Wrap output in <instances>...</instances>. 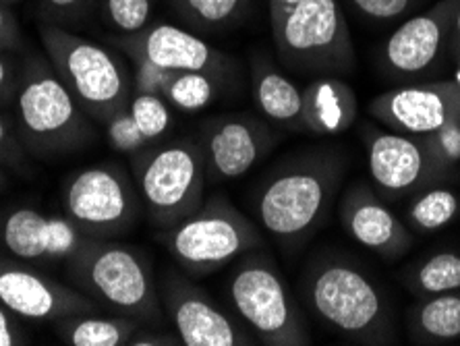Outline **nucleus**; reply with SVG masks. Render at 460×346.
<instances>
[{"label":"nucleus","mask_w":460,"mask_h":346,"mask_svg":"<svg viewBox=\"0 0 460 346\" xmlns=\"http://www.w3.org/2000/svg\"><path fill=\"white\" fill-rule=\"evenodd\" d=\"M347 174L341 149L317 147L290 154L270 168L253 193L260 226L284 253H295L326 222Z\"/></svg>","instance_id":"nucleus-1"},{"label":"nucleus","mask_w":460,"mask_h":346,"mask_svg":"<svg viewBox=\"0 0 460 346\" xmlns=\"http://www.w3.org/2000/svg\"><path fill=\"white\" fill-rule=\"evenodd\" d=\"M301 303L323 328L353 344H394L390 297L353 255L320 249L303 266Z\"/></svg>","instance_id":"nucleus-2"},{"label":"nucleus","mask_w":460,"mask_h":346,"mask_svg":"<svg viewBox=\"0 0 460 346\" xmlns=\"http://www.w3.org/2000/svg\"><path fill=\"white\" fill-rule=\"evenodd\" d=\"M13 123L31 160H54L87 149L98 138L87 114L40 50L23 52Z\"/></svg>","instance_id":"nucleus-3"},{"label":"nucleus","mask_w":460,"mask_h":346,"mask_svg":"<svg viewBox=\"0 0 460 346\" xmlns=\"http://www.w3.org/2000/svg\"><path fill=\"white\" fill-rule=\"evenodd\" d=\"M71 284L98 307L144 325L166 320L150 255L114 239H90L65 262Z\"/></svg>","instance_id":"nucleus-4"},{"label":"nucleus","mask_w":460,"mask_h":346,"mask_svg":"<svg viewBox=\"0 0 460 346\" xmlns=\"http://www.w3.org/2000/svg\"><path fill=\"white\" fill-rule=\"evenodd\" d=\"M38 33L60 81L98 125L104 127L106 120L125 111L133 96V71L123 54L66 27L38 23Z\"/></svg>","instance_id":"nucleus-5"},{"label":"nucleus","mask_w":460,"mask_h":346,"mask_svg":"<svg viewBox=\"0 0 460 346\" xmlns=\"http://www.w3.org/2000/svg\"><path fill=\"white\" fill-rule=\"evenodd\" d=\"M225 290L234 314L261 344H311L305 314L268 251L260 247L241 255L230 268Z\"/></svg>","instance_id":"nucleus-6"},{"label":"nucleus","mask_w":460,"mask_h":346,"mask_svg":"<svg viewBox=\"0 0 460 346\" xmlns=\"http://www.w3.org/2000/svg\"><path fill=\"white\" fill-rule=\"evenodd\" d=\"M274 49L280 63L296 75H349L357 54L341 0H299L270 9Z\"/></svg>","instance_id":"nucleus-7"},{"label":"nucleus","mask_w":460,"mask_h":346,"mask_svg":"<svg viewBox=\"0 0 460 346\" xmlns=\"http://www.w3.org/2000/svg\"><path fill=\"white\" fill-rule=\"evenodd\" d=\"M182 272L206 278L233 266L241 255L263 247V235L226 195L216 193L187 218L155 233Z\"/></svg>","instance_id":"nucleus-8"},{"label":"nucleus","mask_w":460,"mask_h":346,"mask_svg":"<svg viewBox=\"0 0 460 346\" xmlns=\"http://www.w3.org/2000/svg\"><path fill=\"white\" fill-rule=\"evenodd\" d=\"M133 179L155 230L193 214L206 200V160L199 139L182 138L133 154Z\"/></svg>","instance_id":"nucleus-9"},{"label":"nucleus","mask_w":460,"mask_h":346,"mask_svg":"<svg viewBox=\"0 0 460 346\" xmlns=\"http://www.w3.org/2000/svg\"><path fill=\"white\" fill-rule=\"evenodd\" d=\"M60 203L66 218L92 239H119L146 214L135 179L114 162L71 173L60 189Z\"/></svg>","instance_id":"nucleus-10"},{"label":"nucleus","mask_w":460,"mask_h":346,"mask_svg":"<svg viewBox=\"0 0 460 346\" xmlns=\"http://www.w3.org/2000/svg\"><path fill=\"white\" fill-rule=\"evenodd\" d=\"M160 303L182 346H252L257 338L239 315L230 314L193 282L189 274L166 268L158 278Z\"/></svg>","instance_id":"nucleus-11"},{"label":"nucleus","mask_w":460,"mask_h":346,"mask_svg":"<svg viewBox=\"0 0 460 346\" xmlns=\"http://www.w3.org/2000/svg\"><path fill=\"white\" fill-rule=\"evenodd\" d=\"M280 141V133L247 112L218 114L206 120L199 144L204 149L208 185L236 181L266 158Z\"/></svg>","instance_id":"nucleus-12"},{"label":"nucleus","mask_w":460,"mask_h":346,"mask_svg":"<svg viewBox=\"0 0 460 346\" xmlns=\"http://www.w3.org/2000/svg\"><path fill=\"white\" fill-rule=\"evenodd\" d=\"M365 141L369 176L380 198L398 200L407 193H417L448 174L438 164L425 141L415 135L367 129Z\"/></svg>","instance_id":"nucleus-13"},{"label":"nucleus","mask_w":460,"mask_h":346,"mask_svg":"<svg viewBox=\"0 0 460 346\" xmlns=\"http://www.w3.org/2000/svg\"><path fill=\"white\" fill-rule=\"evenodd\" d=\"M0 303L22 320L50 324L98 311V305L73 284L54 280L42 268L11 255H0Z\"/></svg>","instance_id":"nucleus-14"},{"label":"nucleus","mask_w":460,"mask_h":346,"mask_svg":"<svg viewBox=\"0 0 460 346\" xmlns=\"http://www.w3.org/2000/svg\"><path fill=\"white\" fill-rule=\"evenodd\" d=\"M108 44L128 60H146L164 71L209 73L225 79L233 58L209 46L199 33L171 23H150L131 36H112Z\"/></svg>","instance_id":"nucleus-15"},{"label":"nucleus","mask_w":460,"mask_h":346,"mask_svg":"<svg viewBox=\"0 0 460 346\" xmlns=\"http://www.w3.org/2000/svg\"><path fill=\"white\" fill-rule=\"evenodd\" d=\"M90 239L65 214H44L30 206H15L0 214V247L15 260L42 270L65 266Z\"/></svg>","instance_id":"nucleus-16"},{"label":"nucleus","mask_w":460,"mask_h":346,"mask_svg":"<svg viewBox=\"0 0 460 346\" xmlns=\"http://www.w3.org/2000/svg\"><path fill=\"white\" fill-rule=\"evenodd\" d=\"M460 0H438L428 11L411 15L390 33L380 52L382 73L394 81H412L436 65L448 44Z\"/></svg>","instance_id":"nucleus-17"},{"label":"nucleus","mask_w":460,"mask_h":346,"mask_svg":"<svg viewBox=\"0 0 460 346\" xmlns=\"http://www.w3.org/2000/svg\"><path fill=\"white\" fill-rule=\"evenodd\" d=\"M369 114L390 131L421 138L460 119V90L455 79L411 81L371 100Z\"/></svg>","instance_id":"nucleus-18"},{"label":"nucleus","mask_w":460,"mask_h":346,"mask_svg":"<svg viewBox=\"0 0 460 346\" xmlns=\"http://www.w3.org/2000/svg\"><path fill=\"white\" fill-rule=\"evenodd\" d=\"M338 218L350 239L385 260H398L412 247L411 228L367 182H353L342 193Z\"/></svg>","instance_id":"nucleus-19"},{"label":"nucleus","mask_w":460,"mask_h":346,"mask_svg":"<svg viewBox=\"0 0 460 346\" xmlns=\"http://www.w3.org/2000/svg\"><path fill=\"white\" fill-rule=\"evenodd\" d=\"M357 93L336 75H317L303 87V127L311 135H341L355 125Z\"/></svg>","instance_id":"nucleus-20"},{"label":"nucleus","mask_w":460,"mask_h":346,"mask_svg":"<svg viewBox=\"0 0 460 346\" xmlns=\"http://www.w3.org/2000/svg\"><path fill=\"white\" fill-rule=\"evenodd\" d=\"M252 93L257 111L270 123L305 133L303 127V90L287 77L266 54L252 58Z\"/></svg>","instance_id":"nucleus-21"},{"label":"nucleus","mask_w":460,"mask_h":346,"mask_svg":"<svg viewBox=\"0 0 460 346\" xmlns=\"http://www.w3.org/2000/svg\"><path fill=\"white\" fill-rule=\"evenodd\" d=\"M141 322L127 315L79 314L52 322L54 334L69 346H128L131 336L141 328Z\"/></svg>","instance_id":"nucleus-22"},{"label":"nucleus","mask_w":460,"mask_h":346,"mask_svg":"<svg viewBox=\"0 0 460 346\" xmlns=\"http://www.w3.org/2000/svg\"><path fill=\"white\" fill-rule=\"evenodd\" d=\"M411 341L417 344H444L460 338V295L456 290L421 297L407 315Z\"/></svg>","instance_id":"nucleus-23"},{"label":"nucleus","mask_w":460,"mask_h":346,"mask_svg":"<svg viewBox=\"0 0 460 346\" xmlns=\"http://www.w3.org/2000/svg\"><path fill=\"white\" fill-rule=\"evenodd\" d=\"M174 15L195 33H225L247 17L252 0H168Z\"/></svg>","instance_id":"nucleus-24"},{"label":"nucleus","mask_w":460,"mask_h":346,"mask_svg":"<svg viewBox=\"0 0 460 346\" xmlns=\"http://www.w3.org/2000/svg\"><path fill=\"white\" fill-rule=\"evenodd\" d=\"M402 282L417 297L452 293L460 288V255L442 251L404 270Z\"/></svg>","instance_id":"nucleus-25"},{"label":"nucleus","mask_w":460,"mask_h":346,"mask_svg":"<svg viewBox=\"0 0 460 346\" xmlns=\"http://www.w3.org/2000/svg\"><path fill=\"white\" fill-rule=\"evenodd\" d=\"M460 209V200L452 189L425 187L404 212V224L415 233H436L448 226Z\"/></svg>","instance_id":"nucleus-26"},{"label":"nucleus","mask_w":460,"mask_h":346,"mask_svg":"<svg viewBox=\"0 0 460 346\" xmlns=\"http://www.w3.org/2000/svg\"><path fill=\"white\" fill-rule=\"evenodd\" d=\"M220 79L209 73L181 71L172 73L164 87V98L172 108H179L182 112H198L204 111L220 93Z\"/></svg>","instance_id":"nucleus-27"},{"label":"nucleus","mask_w":460,"mask_h":346,"mask_svg":"<svg viewBox=\"0 0 460 346\" xmlns=\"http://www.w3.org/2000/svg\"><path fill=\"white\" fill-rule=\"evenodd\" d=\"M102 23L117 36H131L152 23L154 0H98Z\"/></svg>","instance_id":"nucleus-28"},{"label":"nucleus","mask_w":460,"mask_h":346,"mask_svg":"<svg viewBox=\"0 0 460 346\" xmlns=\"http://www.w3.org/2000/svg\"><path fill=\"white\" fill-rule=\"evenodd\" d=\"M128 114L139 127V131L146 135L147 139L158 141L162 135L168 133L172 125V112L171 104L155 93H137L133 92L131 100H128Z\"/></svg>","instance_id":"nucleus-29"},{"label":"nucleus","mask_w":460,"mask_h":346,"mask_svg":"<svg viewBox=\"0 0 460 346\" xmlns=\"http://www.w3.org/2000/svg\"><path fill=\"white\" fill-rule=\"evenodd\" d=\"M342 3L361 22L385 27L409 19L412 11L423 4V0H342Z\"/></svg>","instance_id":"nucleus-30"},{"label":"nucleus","mask_w":460,"mask_h":346,"mask_svg":"<svg viewBox=\"0 0 460 346\" xmlns=\"http://www.w3.org/2000/svg\"><path fill=\"white\" fill-rule=\"evenodd\" d=\"M93 6H98V0H38V23L71 30V27L81 25L90 17Z\"/></svg>","instance_id":"nucleus-31"},{"label":"nucleus","mask_w":460,"mask_h":346,"mask_svg":"<svg viewBox=\"0 0 460 346\" xmlns=\"http://www.w3.org/2000/svg\"><path fill=\"white\" fill-rule=\"evenodd\" d=\"M104 131L108 144L120 154L133 155L152 144V141L139 131V127L135 125L131 114H128V108L114 114L111 120H106Z\"/></svg>","instance_id":"nucleus-32"},{"label":"nucleus","mask_w":460,"mask_h":346,"mask_svg":"<svg viewBox=\"0 0 460 346\" xmlns=\"http://www.w3.org/2000/svg\"><path fill=\"white\" fill-rule=\"evenodd\" d=\"M30 154L19 139L15 123L0 111V166L17 174H30L31 162Z\"/></svg>","instance_id":"nucleus-33"},{"label":"nucleus","mask_w":460,"mask_h":346,"mask_svg":"<svg viewBox=\"0 0 460 346\" xmlns=\"http://www.w3.org/2000/svg\"><path fill=\"white\" fill-rule=\"evenodd\" d=\"M421 139L446 173H450V168L460 162V119L450 120L434 133L421 135Z\"/></svg>","instance_id":"nucleus-34"},{"label":"nucleus","mask_w":460,"mask_h":346,"mask_svg":"<svg viewBox=\"0 0 460 346\" xmlns=\"http://www.w3.org/2000/svg\"><path fill=\"white\" fill-rule=\"evenodd\" d=\"M22 67L23 54L17 50H0V111H11L15 104Z\"/></svg>","instance_id":"nucleus-35"},{"label":"nucleus","mask_w":460,"mask_h":346,"mask_svg":"<svg viewBox=\"0 0 460 346\" xmlns=\"http://www.w3.org/2000/svg\"><path fill=\"white\" fill-rule=\"evenodd\" d=\"M0 50H23L22 25L4 0H0Z\"/></svg>","instance_id":"nucleus-36"},{"label":"nucleus","mask_w":460,"mask_h":346,"mask_svg":"<svg viewBox=\"0 0 460 346\" xmlns=\"http://www.w3.org/2000/svg\"><path fill=\"white\" fill-rule=\"evenodd\" d=\"M30 344V336L19 324V317L0 303V346H23Z\"/></svg>","instance_id":"nucleus-37"},{"label":"nucleus","mask_w":460,"mask_h":346,"mask_svg":"<svg viewBox=\"0 0 460 346\" xmlns=\"http://www.w3.org/2000/svg\"><path fill=\"white\" fill-rule=\"evenodd\" d=\"M181 344L182 342L179 334H171V332L158 330V325H154V330L141 325V328L131 336V341H128V346H181Z\"/></svg>","instance_id":"nucleus-38"},{"label":"nucleus","mask_w":460,"mask_h":346,"mask_svg":"<svg viewBox=\"0 0 460 346\" xmlns=\"http://www.w3.org/2000/svg\"><path fill=\"white\" fill-rule=\"evenodd\" d=\"M446 49H448L452 60L458 63V60H460V9L456 13L455 22H452V30H450L448 44H446Z\"/></svg>","instance_id":"nucleus-39"},{"label":"nucleus","mask_w":460,"mask_h":346,"mask_svg":"<svg viewBox=\"0 0 460 346\" xmlns=\"http://www.w3.org/2000/svg\"><path fill=\"white\" fill-rule=\"evenodd\" d=\"M299 0H270V9H284V6H293Z\"/></svg>","instance_id":"nucleus-40"},{"label":"nucleus","mask_w":460,"mask_h":346,"mask_svg":"<svg viewBox=\"0 0 460 346\" xmlns=\"http://www.w3.org/2000/svg\"><path fill=\"white\" fill-rule=\"evenodd\" d=\"M6 182H9V176H6V173H4V168L0 166V191H3V189L6 187Z\"/></svg>","instance_id":"nucleus-41"},{"label":"nucleus","mask_w":460,"mask_h":346,"mask_svg":"<svg viewBox=\"0 0 460 346\" xmlns=\"http://www.w3.org/2000/svg\"><path fill=\"white\" fill-rule=\"evenodd\" d=\"M4 3H6V4H17L19 0H4Z\"/></svg>","instance_id":"nucleus-42"}]
</instances>
